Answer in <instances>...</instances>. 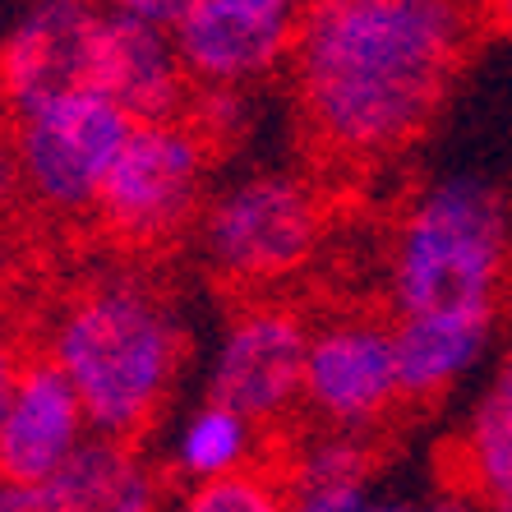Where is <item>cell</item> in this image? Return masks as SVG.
Returning a JSON list of instances; mask_svg holds the SVG:
<instances>
[{
  "mask_svg": "<svg viewBox=\"0 0 512 512\" xmlns=\"http://www.w3.org/2000/svg\"><path fill=\"white\" fill-rule=\"evenodd\" d=\"M286 494L273 476H259L254 466H236V471H222L213 480H199L190 489L185 508L194 512H273L282 508Z\"/></svg>",
  "mask_w": 512,
  "mask_h": 512,
  "instance_id": "18",
  "label": "cell"
},
{
  "mask_svg": "<svg viewBox=\"0 0 512 512\" xmlns=\"http://www.w3.org/2000/svg\"><path fill=\"white\" fill-rule=\"evenodd\" d=\"M305 346H310V328L296 314L277 305H254L231 323L217 346L208 397L236 406L254 425L282 420L300 402Z\"/></svg>",
  "mask_w": 512,
  "mask_h": 512,
  "instance_id": "9",
  "label": "cell"
},
{
  "mask_svg": "<svg viewBox=\"0 0 512 512\" xmlns=\"http://www.w3.org/2000/svg\"><path fill=\"white\" fill-rule=\"evenodd\" d=\"M213 148L185 116L134 120L111 162L93 213L125 245H157L199 217Z\"/></svg>",
  "mask_w": 512,
  "mask_h": 512,
  "instance_id": "5",
  "label": "cell"
},
{
  "mask_svg": "<svg viewBox=\"0 0 512 512\" xmlns=\"http://www.w3.org/2000/svg\"><path fill=\"white\" fill-rule=\"evenodd\" d=\"M180 333L176 314L143 282H102L65 305L51 328V360L74 383L88 429L139 439L176 388Z\"/></svg>",
  "mask_w": 512,
  "mask_h": 512,
  "instance_id": "2",
  "label": "cell"
},
{
  "mask_svg": "<svg viewBox=\"0 0 512 512\" xmlns=\"http://www.w3.org/2000/svg\"><path fill=\"white\" fill-rule=\"evenodd\" d=\"M374 448L360 439V429H333L314 439L291 462L286 476V503L305 512H365L370 508Z\"/></svg>",
  "mask_w": 512,
  "mask_h": 512,
  "instance_id": "15",
  "label": "cell"
},
{
  "mask_svg": "<svg viewBox=\"0 0 512 512\" xmlns=\"http://www.w3.org/2000/svg\"><path fill=\"white\" fill-rule=\"evenodd\" d=\"M88 88L107 93L134 120H171L185 116L194 79L185 70V60H180L176 42H171L167 24L107 5Z\"/></svg>",
  "mask_w": 512,
  "mask_h": 512,
  "instance_id": "12",
  "label": "cell"
},
{
  "mask_svg": "<svg viewBox=\"0 0 512 512\" xmlns=\"http://www.w3.org/2000/svg\"><path fill=\"white\" fill-rule=\"evenodd\" d=\"M250 457H254V420L240 416L227 402H213V397L176 434V471L190 476L194 485L222 476V471H236V466H250Z\"/></svg>",
  "mask_w": 512,
  "mask_h": 512,
  "instance_id": "17",
  "label": "cell"
},
{
  "mask_svg": "<svg viewBox=\"0 0 512 512\" xmlns=\"http://www.w3.org/2000/svg\"><path fill=\"white\" fill-rule=\"evenodd\" d=\"M323 236V203L300 176L263 171L199 208V250L217 277L263 286L291 277Z\"/></svg>",
  "mask_w": 512,
  "mask_h": 512,
  "instance_id": "6",
  "label": "cell"
},
{
  "mask_svg": "<svg viewBox=\"0 0 512 512\" xmlns=\"http://www.w3.org/2000/svg\"><path fill=\"white\" fill-rule=\"evenodd\" d=\"M84 434V402L56 360H24L0 411V485H42Z\"/></svg>",
  "mask_w": 512,
  "mask_h": 512,
  "instance_id": "13",
  "label": "cell"
},
{
  "mask_svg": "<svg viewBox=\"0 0 512 512\" xmlns=\"http://www.w3.org/2000/svg\"><path fill=\"white\" fill-rule=\"evenodd\" d=\"M494 319H499V310L397 314L393 356L402 402H429L476 370V360L485 356L489 337H494Z\"/></svg>",
  "mask_w": 512,
  "mask_h": 512,
  "instance_id": "14",
  "label": "cell"
},
{
  "mask_svg": "<svg viewBox=\"0 0 512 512\" xmlns=\"http://www.w3.org/2000/svg\"><path fill=\"white\" fill-rule=\"evenodd\" d=\"M457 462H462L466 489L480 503L512 512V370L508 365L494 374V383L485 388V397H480L471 420H466Z\"/></svg>",
  "mask_w": 512,
  "mask_h": 512,
  "instance_id": "16",
  "label": "cell"
},
{
  "mask_svg": "<svg viewBox=\"0 0 512 512\" xmlns=\"http://www.w3.org/2000/svg\"><path fill=\"white\" fill-rule=\"evenodd\" d=\"M480 0H323L300 14L291 79L337 157H383L425 134L485 37Z\"/></svg>",
  "mask_w": 512,
  "mask_h": 512,
  "instance_id": "1",
  "label": "cell"
},
{
  "mask_svg": "<svg viewBox=\"0 0 512 512\" xmlns=\"http://www.w3.org/2000/svg\"><path fill=\"white\" fill-rule=\"evenodd\" d=\"M111 10H125V14H143V19H157V24H171L190 0H107Z\"/></svg>",
  "mask_w": 512,
  "mask_h": 512,
  "instance_id": "19",
  "label": "cell"
},
{
  "mask_svg": "<svg viewBox=\"0 0 512 512\" xmlns=\"http://www.w3.org/2000/svg\"><path fill=\"white\" fill-rule=\"evenodd\" d=\"M512 259V217L494 185L476 176L439 180L411 203L393 240V305L420 310H499Z\"/></svg>",
  "mask_w": 512,
  "mask_h": 512,
  "instance_id": "3",
  "label": "cell"
},
{
  "mask_svg": "<svg viewBox=\"0 0 512 512\" xmlns=\"http://www.w3.org/2000/svg\"><path fill=\"white\" fill-rule=\"evenodd\" d=\"M157 503L162 485L134 453V439L97 429L42 485H0V512H148Z\"/></svg>",
  "mask_w": 512,
  "mask_h": 512,
  "instance_id": "11",
  "label": "cell"
},
{
  "mask_svg": "<svg viewBox=\"0 0 512 512\" xmlns=\"http://www.w3.org/2000/svg\"><path fill=\"white\" fill-rule=\"evenodd\" d=\"M503 365H508V370H512V351H508V360H503Z\"/></svg>",
  "mask_w": 512,
  "mask_h": 512,
  "instance_id": "23",
  "label": "cell"
},
{
  "mask_svg": "<svg viewBox=\"0 0 512 512\" xmlns=\"http://www.w3.org/2000/svg\"><path fill=\"white\" fill-rule=\"evenodd\" d=\"M489 33H512V0H480Z\"/></svg>",
  "mask_w": 512,
  "mask_h": 512,
  "instance_id": "21",
  "label": "cell"
},
{
  "mask_svg": "<svg viewBox=\"0 0 512 512\" xmlns=\"http://www.w3.org/2000/svg\"><path fill=\"white\" fill-rule=\"evenodd\" d=\"M314 5H323V0H300V10H314Z\"/></svg>",
  "mask_w": 512,
  "mask_h": 512,
  "instance_id": "22",
  "label": "cell"
},
{
  "mask_svg": "<svg viewBox=\"0 0 512 512\" xmlns=\"http://www.w3.org/2000/svg\"><path fill=\"white\" fill-rule=\"evenodd\" d=\"M300 14V0H190L167 28L194 84L245 88L291 56Z\"/></svg>",
  "mask_w": 512,
  "mask_h": 512,
  "instance_id": "7",
  "label": "cell"
},
{
  "mask_svg": "<svg viewBox=\"0 0 512 512\" xmlns=\"http://www.w3.org/2000/svg\"><path fill=\"white\" fill-rule=\"evenodd\" d=\"M19 351H14V342L5 333H0V411H5V402H10V388H14V374H19Z\"/></svg>",
  "mask_w": 512,
  "mask_h": 512,
  "instance_id": "20",
  "label": "cell"
},
{
  "mask_svg": "<svg viewBox=\"0 0 512 512\" xmlns=\"http://www.w3.org/2000/svg\"><path fill=\"white\" fill-rule=\"evenodd\" d=\"M102 19L97 0H37L0 47V102L19 111L37 97L88 88Z\"/></svg>",
  "mask_w": 512,
  "mask_h": 512,
  "instance_id": "10",
  "label": "cell"
},
{
  "mask_svg": "<svg viewBox=\"0 0 512 512\" xmlns=\"http://www.w3.org/2000/svg\"><path fill=\"white\" fill-rule=\"evenodd\" d=\"M300 402L333 429H370L402 402L393 328L379 319H342L310 333Z\"/></svg>",
  "mask_w": 512,
  "mask_h": 512,
  "instance_id": "8",
  "label": "cell"
},
{
  "mask_svg": "<svg viewBox=\"0 0 512 512\" xmlns=\"http://www.w3.org/2000/svg\"><path fill=\"white\" fill-rule=\"evenodd\" d=\"M130 125V111L116 107L97 88H65V93L37 97L14 111L10 148L19 162V185L60 217L93 213L97 190Z\"/></svg>",
  "mask_w": 512,
  "mask_h": 512,
  "instance_id": "4",
  "label": "cell"
}]
</instances>
